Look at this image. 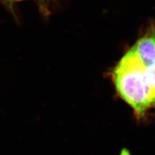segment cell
Listing matches in <instances>:
<instances>
[{"label":"cell","instance_id":"obj_1","mask_svg":"<svg viewBox=\"0 0 155 155\" xmlns=\"http://www.w3.org/2000/svg\"><path fill=\"white\" fill-rule=\"evenodd\" d=\"M146 69L129 49L111 72L118 94L138 118L155 108V89L148 81Z\"/></svg>","mask_w":155,"mask_h":155},{"label":"cell","instance_id":"obj_5","mask_svg":"<svg viewBox=\"0 0 155 155\" xmlns=\"http://www.w3.org/2000/svg\"><path fill=\"white\" fill-rule=\"evenodd\" d=\"M38 2H40V5H41V8H42V10L43 11H45V7H46V6H45V0H38Z\"/></svg>","mask_w":155,"mask_h":155},{"label":"cell","instance_id":"obj_4","mask_svg":"<svg viewBox=\"0 0 155 155\" xmlns=\"http://www.w3.org/2000/svg\"><path fill=\"white\" fill-rule=\"evenodd\" d=\"M1 1L5 2V3H7V4L12 5H14V4L21 2L22 0H1Z\"/></svg>","mask_w":155,"mask_h":155},{"label":"cell","instance_id":"obj_3","mask_svg":"<svg viewBox=\"0 0 155 155\" xmlns=\"http://www.w3.org/2000/svg\"><path fill=\"white\" fill-rule=\"evenodd\" d=\"M146 74L150 85L155 89V66L147 68Z\"/></svg>","mask_w":155,"mask_h":155},{"label":"cell","instance_id":"obj_2","mask_svg":"<svg viewBox=\"0 0 155 155\" xmlns=\"http://www.w3.org/2000/svg\"><path fill=\"white\" fill-rule=\"evenodd\" d=\"M143 65L149 68L155 66V25L150 24L144 35L139 38L129 49Z\"/></svg>","mask_w":155,"mask_h":155}]
</instances>
